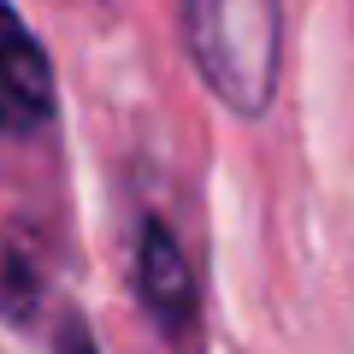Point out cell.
I'll return each mask as SVG.
<instances>
[{
    "label": "cell",
    "instance_id": "obj_3",
    "mask_svg": "<svg viewBox=\"0 0 354 354\" xmlns=\"http://www.w3.org/2000/svg\"><path fill=\"white\" fill-rule=\"evenodd\" d=\"M59 106L53 59L12 0H0V136H36Z\"/></svg>",
    "mask_w": 354,
    "mask_h": 354
},
{
    "label": "cell",
    "instance_id": "obj_4",
    "mask_svg": "<svg viewBox=\"0 0 354 354\" xmlns=\"http://www.w3.org/2000/svg\"><path fill=\"white\" fill-rule=\"evenodd\" d=\"M59 354H101L95 348V330H88L83 319H65L59 325Z\"/></svg>",
    "mask_w": 354,
    "mask_h": 354
},
{
    "label": "cell",
    "instance_id": "obj_2",
    "mask_svg": "<svg viewBox=\"0 0 354 354\" xmlns=\"http://www.w3.org/2000/svg\"><path fill=\"white\" fill-rule=\"evenodd\" d=\"M136 301L171 348L201 342V283H195V266L165 218L136 225Z\"/></svg>",
    "mask_w": 354,
    "mask_h": 354
},
{
    "label": "cell",
    "instance_id": "obj_1",
    "mask_svg": "<svg viewBox=\"0 0 354 354\" xmlns=\"http://www.w3.org/2000/svg\"><path fill=\"white\" fill-rule=\"evenodd\" d=\"M183 48L230 118H266L283 83V0H177Z\"/></svg>",
    "mask_w": 354,
    "mask_h": 354
}]
</instances>
